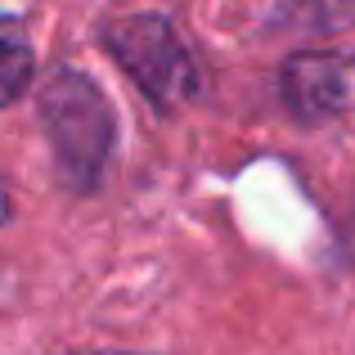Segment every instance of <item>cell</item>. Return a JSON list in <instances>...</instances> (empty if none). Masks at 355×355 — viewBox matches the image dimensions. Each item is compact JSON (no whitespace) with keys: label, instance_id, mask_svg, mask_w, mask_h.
Masks as SVG:
<instances>
[{"label":"cell","instance_id":"obj_1","mask_svg":"<svg viewBox=\"0 0 355 355\" xmlns=\"http://www.w3.org/2000/svg\"><path fill=\"white\" fill-rule=\"evenodd\" d=\"M36 113H41L45 139H50L59 180L72 193H95L117 153V113L108 95L86 72L63 68L41 86Z\"/></svg>","mask_w":355,"mask_h":355},{"label":"cell","instance_id":"obj_2","mask_svg":"<svg viewBox=\"0 0 355 355\" xmlns=\"http://www.w3.org/2000/svg\"><path fill=\"white\" fill-rule=\"evenodd\" d=\"M99 45L113 54V63L162 108V113L184 108L202 86L198 63H193L189 45L180 41V32H175V23L166 14L108 18L104 32H99Z\"/></svg>","mask_w":355,"mask_h":355},{"label":"cell","instance_id":"obj_3","mask_svg":"<svg viewBox=\"0 0 355 355\" xmlns=\"http://www.w3.org/2000/svg\"><path fill=\"white\" fill-rule=\"evenodd\" d=\"M279 99L297 121L355 117V50H306L279 68Z\"/></svg>","mask_w":355,"mask_h":355},{"label":"cell","instance_id":"obj_4","mask_svg":"<svg viewBox=\"0 0 355 355\" xmlns=\"http://www.w3.org/2000/svg\"><path fill=\"white\" fill-rule=\"evenodd\" d=\"M36 81V50L14 14H0V108L18 104Z\"/></svg>","mask_w":355,"mask_h":355},{"label":"cell","instance_id":"obj_5","mask_svg":"<svg viewBox=\"0 0 355 355\" xmlns=\"http://www.w3.org/2000/svg\"><path fill=\"white\" fill-rule=\"evenodd\" d=\"M77 355H139V351H77Z\"/></svg>","mask_w":355,"mask_h":355}]
</instances>
